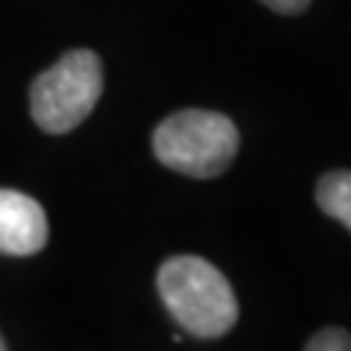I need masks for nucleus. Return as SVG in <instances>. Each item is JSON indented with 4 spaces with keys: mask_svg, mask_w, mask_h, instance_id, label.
Listing matches in <instances>:
<instances>
[{
    "mask_svg": "<svg viewBox=\"0 0 351 351\" xmlns=\"http://www.w3.org/2000/svg\"><path fill=\"white\" fill-rule=\"evenodd\" d=\"M158 293L176 325L199 339H217L237 325L240 304L228 278L199 255H176L161 263Z\"/></svg>",
    "mask_w": 351,
    "mask_h": 351,
    "instance_id": "nucleus-1",
    "label": "nucleus"
},
{
    "mask_svg": "<svg viewBox=\"0 0 351 351\" xmlns=\"http://www.w3.org/2000/svg\"><path fill=\"white\" fill-rule=\"evenodd\" d=\"M240 132L232 117L208 108H182L152 132L156 158L191 179L223 176L237 156Z\"/></svg>",
    "mask_w": 351,
    "mask_h": 351,
    "instance_id": "nucleus-2",
    "label": "nucleus"
},
{
    "mask_svg": "<svg viewBox=\"0 0 351 351\" xmlns=\"http://www.w3.org/2000/svg\"><path fill=\"white\" fill-rule=\"evenodd\" d=\"M103 94V64L94 50H71L36 76L29 88L32 120L47 135H64L94 112Z\"/></svg>",
    "mask_w": 351,
    "mask_h": 351,
    "instance_id": "nucleus-3",
    "label": "nucleus"
},
{
    "mask_svg": "<svg viewBox=\"0 0 351 351\" xmlns=\"http://www.w3.org/2000/svg\"><path fill=\"white\" fill-rule=\"evenodd\" d=\"M47 214L32 196L0 188V252L29 258L47 246Z\"/></svg>",
    "mask_w": 351,
    "mask_h": 351,
    "instance_id": "nucleus-4",
    "label": "nucleus"
},
{
    "mask_svg": "<svg viewBox=\"0 0 351 351\" xmlns=\"http://www.w3.org/2000/svg\"><path fill=\"white\" fill-rule=\"evenodd\" d=\"M316 205L351 232V170H331L316 184Z\"/></svg>",
    "mask_w": 351,
    "mask_h": 351,
    "instance_id": "nucleus-5",
    "label": "nucleus"
},
{
    "mask_svg": "<svg viewBox=\"0 0 351 351\" xmlns=\"http://www.w3.org/2000/svg\"><path fill=\"white\" fill-rule=\"evenodd\" d=\"M304 351H351V334L346 328H322L307 339Z\"/></svg>",
    "mask_w": 351,
    "mask_h": 351,
    "instance_id": "nucleus-6",
    "label": "nucleus"
},
{
    "mask_svg": "<svg viewBox=\"0 0 351 351\" xmlns=\"http://www.w3.org/2000/svg\"><path fill=\"white\" fill-rule=\"evenodd\" d=\"M263 6H269L272 12L278 15H302L307 6H311V0H261Z\"/></svg>",
    "mask_w": 351,
    "mask_h": 351,
    "instance_id": "nucleus-7",
    "label": "nucleus"
},
{
    "mask_svg": "<svg viewBox=\"0 0 351 351\" xmlns=\"http://www.w3.org/2000/svg\"><path fill=\"white\" fill-rule=\"evenodd\" d=\"M0 351H6V339H3V334H0Z\"/></svg>",
    "mask_w": 351,
    "mask_h": 351,
    "instance_id": "nucleus-8",
    "label": "nucleus"
}]
</instances>
